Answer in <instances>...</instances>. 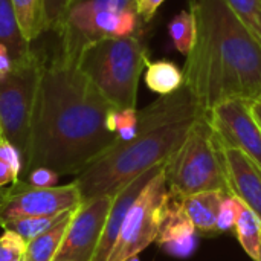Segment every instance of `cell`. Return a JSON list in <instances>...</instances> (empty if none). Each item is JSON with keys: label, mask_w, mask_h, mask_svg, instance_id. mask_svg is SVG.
<instances>
[{"label": "cell", "mask_w": 261, "mask_h": 261, "mask_svg": "<svg viewBox=\"0 0 261 261\" xmlns=\"http://www.w3.org/2000/svg\"><path fill=\"white\" fill-rule=\"evenodd\" d=\"M251 110H252V115H254L255 121L258 122V125H260L261 128V99L260 101L251 102Z\"/></svg>", "instance_id": "obj_32"}, {"label": "cell", "mask_w": 261, "mask_h": 261, "mask_svg": "<svg viewBox=\"0 0 261 261\" xmlns=\"http://www.w3.org/2000/svg\"><path fill=\"white\" fill-rule=\"evenodd\" d=\"M145 84L158 95H170L177 92L184 84V70L170 60H158L145 67Z\"/></svg>", "instance_id": "obj_19"}, {"label": "cell", "mask_w": 261, "mask_h": 261, "mask_svg": "<svg viewBox=\"0 0 261 261\" xmlns=\"http://www.w3.org/2000/svg\"><path fill=\"white\" fill-rule=\"evenodd\" d=\"M14 70V61L9 49L0 43V80H5Z\"/></svg>", "instance_id": "obj_31"}, {"label": "cell", "mask_w": 261, "mask_h": 261, "mask_svg": "<svg viewBox=\"0 0 261 261\" xmlns=\"http://www.w3.org/2000/svg\"><path fill=\"white\" fill-rule=\"evenodd\" d=\"M60 176L44 167H38L34 168L28 176H26V182L32 187H38V188H49V187H57Z\"/></svg>", "instance_id": "obj_27"}, {"label": "cell", "mask_w": 261, "mask_h": 261, "mask_svg": "<svg viewBox=\"0 0 261 261\" xmlns=\"http://www.w3.org/2000/svg\"><path fill=\"white\" fill-rule=\"evenodd\" d=\"M17 182H20V174L8 162L0 159V188H6Z\"/></svg>", "instance_id": "obj_30"}, {"label": "cell", "mask_w": 261, "mask_h": 261, "mask_svg": "<svg viewBox=\"0 0 261 261\" xmlns=\"http://www.w3.org/2000/svg\"><path fill=\"white\" fill-rule=\"evenodd\" d=\"M21 261H28V260H24V257H23V260H21Z\"/></svg>", "instance_id": "obj_37"}, {"label": "cell", "mask_w": 261, "mask_h": 261, "mask_svg": "<svg viewBox=\"0 0 261 261\" xmlns=\"http://www.w3.org/2000/svg\"><path fill=\"white\" fill-rule=\"evenodd\" d=\"M168 35L177 52L185 57L191 52L196 37V23L190 9L180 11L171 18V21L168 23Z\"/></svg>", "instance_id": "obj_21"}, {"label": "cell", "mask_w": 261, "mask_h": 261, "mask_svg": "<svg viewBox=\"0 0 261 261\" xmlns=\"http://www.w3.org/2000/svg\"><path fill=\"white\" fill-rule=\"evenodd\" d=\"M223 191H202L187 196L184 200L185 213L199 234L213 237L217 236V216L223 197Z\"/></svg>", "instance_id": "obj_15"}, {"label": "cell", "mask_w": 261, "mask_h": 261, "mask_svg": "<svg viewBox=\"0 0 261 261\" xmlns=\"http://www.w3.org/2000/svg\"><path fill=\"white\" fill-rule=\"evenodd\" d=\"M239 216V199L232 194H226L220 203L219 216H217V231L228 232L234 229L236 220Z\"/></svg>", "instance_id": "obj_26"}, {"label": "cell", "mask_w": 261, "mask_h": 261, "mask_svg": "<svg viewBox=\"0 0 261 261\" xmlns=\"http://www.w3.org/2000/svg\"><path fill=\"white\" fill-rule=\"evenodd\" d=\"M258 35H260V40H261V14H260V34H258Z\"/></svg>", "instance_id": "obj_36"}, {"label": "cell", "mask_w": 261, "mask_h": 261, "mask_svg": "<svg viewBox=\"0 0 261 261\" xmlns=\"http://www.w3.org/2000/svg\"><path fill=\"white\" fill-rule=\"evenodd\" d=\"M188 2L196 37L182 70L202 113L234 98L260 101V37L226 0Z\"/></svg>", "instance_id": "obj_2"}, {"label": "cell", "mask_w": 261, "mask_h": 261, "mask_svg": "<svg viewBox=\"0 0 261 261\" xmlns=\"http://www.w3.org/2000/svg\"><path fill=\"white\" fill-rule=\"evenodd\" d=\"M164 165L165 164L158 165V167L142 173L141 176H138L136 179L128 182L122 190H119L115 194L109 217L106 220L102 236L99 239L96 252H95L92 261H109V257H110V254L113 251V246H115V243H116V240L119 237V232H121L124 219L127 216V211L130 210V206L133 205L136 197L141 194V191L145 188V185L164 168Z\"/></svg>", "instance_id": "obj_14"}, {"label": "cell", "mask_w": 261, "mask_h": 261, "mask_svg": "<svg viewBox=\"0 0 261 261\" xmlns=\"http://www.w3.org/2000/svg\"><path fill=\"white\" fill-rule=\"evenodd\" d=\"M141 18L136 0H69L54 32L58 35V55L78 64L81 52L102 38L136 35Z\"/></svg>", "instance_id": "obj_5"}, {"label": "cell", "mask_w": 261, "mask_h": 261, "mask_svg": "<svg viewBox=\"0 0 261 261\" xmlns=\"http://www.w3.org/2000/svg\"><path fill=\"white\" fill-rule=\"evenodd\" d=\"M75 210L73 211H66L60 216V219L41 236H38L35 240L28 243L26 252H24V260L28 261H52L55 254L58 252L66 232L70 226V222L73 219Z\"/></svg>", "instance_id": "obj_17"}, {"label": "cell", "mask_w": 261, "mask_h": 261, "mask_svg": "<svg viewBox=\"0 0 261 261\" xmlns=\"http://www.w3.org/2000/svg\"><path fill=\"white\" fill-rule=\"evenodd\" d=\"M67 2L69 0H44V5H46V15H47V26L50 31H55L61 17H63V12L67 6Z\"/></svg>", "instance_id": "obj_28"}, {"label": "cell", "mask_w": 261, "mask_h": 261, "mask_svg": "<svg viewBox=\"0 0 261 261\" xmlns=\"http://www.w3.org/2000/svg\"><path fill=\"white\" fill-rule=\"evenodd\" d=\"M3 193H5V188H0V202H2V199H3Z\"/></svg>", "instance_id": "obj_35"}, {"label": "cell", "mask_w": 261, "mask_h": 261, "mask_svg": "<svg viewBox=\"0 0 261 261\" xmlns=\"http://www.w3.org/2000/svg\"><path fill=\"white\" fill-rule=\"evenodd\" d=\"M226 2L232 8V11L258 35L260 34L261 0H226Z\"/></svg>", "instance_id": "obj_24"}, {"label": "cell", "mask_w": 261, "mask_h": 261, "mask_svg": "<svg viewBox=\"0 0 261 261\" xmlns=\"http://www.w3.org/2000/svg\"><path fill=\"white\" fill-rule=\"evenodd\" d=\"M125 261H141V260H139V255H135V257H130V258H127Z\"/></svg>", "instance_id": "obj_33"}, {"label": "cell", "mask_w": 261, "mask_h": 261, "mask_svg": "<svg viewBox=\"0 0 261 261\" xmlns=\"http://www.w3.org/2000/svg\"><path fill=\"white\" fill-rule=\"evenodd\" d=\"M0 43L9 49L14 67H21L37 58V52L20 34L11 0H0Z\"/></svg>", "instance_id": "obj_16"}, {"label": "cell", "mask_w": 261, "mask_h": 261, "mask_svg": "<svg viewBox=\"0 0 261 261\" xmlns=\"http://www.w3.org/2000/svg\"><path fill=\"white\" fill-rule=\"evenodd\" d=\"M40 57L29 64L14 67L0 80V139L11 142L21 154L23 165L29 151L31 118L38 81Z\"/></svg>", "instance_id": "obj_7"}, {"label": "cell", "mask_w": 261, "mask_h": 261, "mask_svg": "<svg viewBox=\"0 0 261 261\" xmlns=\"http://www.w3.org/2000/svg\"><path fill=\"white\" fill-rule=\"evenodd\" d=\"M165 0H136V11L142 23H148L156 15L159 6Z\"/></svg>", "instance_id": "obj_29"}, {"label": "cell", "mask_w": 261, "mask_h": 261, "mask_svg": "<svg viewBox=\"0 0 261 261\" xmlns=\"http://www.w3.org/2000/svg\"><path fill=\"white\" fill-rule=\"evenodd\" d=\"M255 261H261V243H260V249H258V255H257V260Z\"/></svg>", "instance_id": "obj_34"}, {"label": "cell", "mask_w": 261, "mask_h": 261, "mask_svg": "<svg viewBox=\"0 0 261 261\" xmlns=\"http://www.w3.org/2000/svg\"><path fill=\"white\" fill-rule=\"evenodd\" d=\"M112 109L76 64L58 54L49 63L40 60L29 151L20 180L38 167L58 176L84 171L116 142L107 127Z\"/></svg>", "instance_id": "obj_1"}, {"label": "cell", "mask_w": 261, "mask_h": 261, "mask_svg": "<svg viewBox=\"0 0 261 261\" xmlns=\"http://www.w3.org/2000/svg\"><path fill=\"white\" fill-rule=\"evenodd\" d=\"M219 145L229 193L249 206L261 220V170L240 150L223 145L220 141Z\"/></svg>", "instance_id": "obj_13"}, {"label": "cell", "mask_w": 261, "mask_h": 261, "mask_svg": "<svg viewBox=\"0 0 261 261\" xmlns=\"http://www.w3.org/2000/svg\"><path fill=\"white\" fill-rule=\"evenodd\" d=\"M83 203L81 193L75 182L49 188L29 185L26 180L5 188L0 202V226L24 217L57 216L73 211Z\"/></svg>", "instance_id": "obj_9"}, {"label": "cell", "mask_w": 261, "mask_h": 261, "mask_svg": "<svg viewBox=\"0 0 261 261\" xmlns=\"http://www.w3.org/2000/svg\"><path fill=\"white\" fill-rule=\"evenodd\" d=\"M205 116L223 145L240 150L261 170V128L252 115L251 101L228 99Z\"/></svg>", "instance_id": "obj_10"}, {"label": "cell", "mask_w": 261, "mask_h": 261, "mask_svg": "<svg viewBox=\"0 0 261 261\" xmlns=\"http://www.w3.org/2000/svg\"><path fill=\"white\" fill-rule=\"evenodd\" d=\"M115 196L84 200L73 214L66 237L52 261H92Z\"/></svg>", "instance_id": "obj_11"}, {"label": "cell", "mask_w": 261, "mask_h": 261, "mask_svg": "<svg viewBox=\"0 0 261 261\" xmlns=\"http://www.w3.org/2000/svg\"><path fill=\"white\" fill-rule=\"evenodd\" d=\"M185 196L168 188L156 245L171 257L187 258L197 246V231L184 206Z\"/></svg>", "instance_id": "obj_12"}, {"label": "cell", "mask_w": 261, "mask_h": 261, "mask_svg": "<svg viewBox=\"0 0 261 261\" xmlns=\"http://www.w3.org/2000/svg\"><path fill=\"white\" fill-rule=\"evenodd\" d=\"M28 243L12 231L3 232L0 237V261H21Z\"/></svg>", "instance_id": "obj_25"}, {"label": "cell", "mask_w": 261, "mask_h": 261, "mask_svg": "<svg viewBox=\"0 0 261 261\" xmlns=\"http://www.w3.org/2000/svg\"><path fill=\"white\" fill-rule=\"evenodd\" d=\"M11 3L21 37L32 44L49 29L44 0H11Z\"/></svg>", "instance_id": "obj_18"}, {"label": "cell", "mask_w": 261, "mask_h": 261, "mask_svg": "<svg viewBox=\"0 0 261 261\" xmlns=\"http://www.w3.org/2000/svg\"><path fill=\"white\" fill-rule=\"evenodd\" d=\"M234 229L237 232V239L243 251L252 260H257L261 243V220L260 217L249 206H246L240 199H239V216H237Z\"/></svg>", "instance_id": "obj_20"}, {"label": "cell", "mask_w": 261, "mask_h": 261, "mask_svg": "<svg viewBox=\"0 0 261 261\" xmlns=\"http://www.w3.org/2000/svg\"><path fill=\"white\" fill-rule=\"evenodd\" d=\"M60 216L61 214L46 216V217H24V219H17V220L8 222L3 226V229L12 231L17 236H20L26 243H31L38 236H41L44 231H47L60 219Z\"/></svg>", "instance_id": "obj_23"}, {"label": "cell", "mask_w": 261, "mask_h": 261, "mask_svg": "<svg viewBox=\"0 0 261 261\" xmlns=\"http://www.w3.org/2000/svg\"><path fill=\"white\" fill-rule=\"evenodd\" d=\"M202 115L185 84L177 92L162 95L139 110L138 136L128 142H115L73 180L83 202L99 196H115L142 173L165 164Z\"/></svg>", "instance_id": "obj_3"}, {"label": "cell", "mask_w": 261, "mask_h": 261, "mask_svg": "<svg viewBox=\"0 0 261 261\" xmlns=\"http://www.w3.org/2000/svg\"><path fill=\"white\" fill-rule=\"evenodd\" d=\"M165 168H162L136 197L124 219L119 237L113 246L109 261H125L139 255L159 234L162 210L167 196Z\"/></svg>", "instance_id": "obj_8"}, {"label": "cell", "mask_w": 261, "mask_h": 261, "mask_svg": "<svg viewBox=\"0 0 261 261\" xmlns=\"http://www.w3.org/2000/svg\"><path fill=\"white\" fill-rule=\"evenodd\" d=\"M148 64L139 37L102 38L80 55L78 67L115 109H136L138 87Z\"/></svg>", "instance_id": "obj_4"}, {"label": "cell", "mask_w": 261, "mask_h": 261, "mask_svg": "<svg viewBox=\"0 0 261 261\" xmlns=\"http://www.w3.org/2000/svg\"><path fill=\"white\" fill-rule=\"evenodd\" d=\"M139 110L138 109H112L107 116V127L116 135V142H128L138 136Z\"/></svg>", "instance_id": "obj_22"}, {"label": "cell", "mask_w": 261, "mask_h": 261, "mask_svg": "<svg viewBox=\"0 0 261 261\" xmlns=\"http://www.w3.org/2000/svg\"><path fill=\"white\" fill-rule=\"evenodd\" d=\"M164 168L167 187L185 197L202 191L231 194L220 145L205 115L194 121Z\"/></svg>", "instance_id": "obj_6"}]
</instances>
